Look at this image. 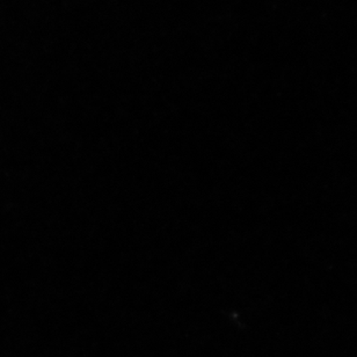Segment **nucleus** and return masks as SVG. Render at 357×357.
Returning <instances> with one entry per match:
<instances>
[]
</instances>
